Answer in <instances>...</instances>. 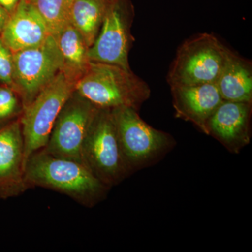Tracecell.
<instances>
[{
    "label": "cell",
    "instance_id": "6da1fadb",
    "mask_svg": "<svg viewBox=\"0 0 252 252\" xmlns=\"http://www.w3.org/2000/svg\"><path fill=\"white\" fill-rule=\"evenodd\" d=\"M25 180L28 189L55 190L87 207L102 201L109 190L82 162L55 157L43 149L28 158Z\"/></svg>",
    "mask_w": 252,
    "mask_h": 252
},
{
    "label": "cell",
    "instance_id": "7a4b0ae2",
    "mask_svg": "<svg viewBox=\"0 0 252 252\" xmlns=\"http://www.w3.org/2000/svg\"><path fill=\"white\" fill-rule=\"evenodd\" d=\"M74 91L99 109L130 107L138 111L150 97L147 83L119 66L90 62Z\"/></svg>",
    "mask_w": 252,
    "mask_h": 252
},
{
    "label": "cell",
    "instance_id": "3957f363",
    "mask_svg": "<svg viewBox=\"0 0 252 252\" xmlns=\"http://www.w3.org/2000/svg\"><path fill=\"white\" fill-rule=\"evenodd\" d=\"M82 160L108 188L130 173L123 157L111 109H98L83 144Z\"/></svg>",
    "mask_w": 252,
    "mask_h": 252
},
{
    "label": "cell",
    "instance_id": "277c9868",
    "mask_svg": "<svg viewBox=\"0 0 252 252\" xmlns=\"http://www.w3.org/2000/svg\"><path fill=\"white\" fill-rule=\"evenodd\" d=\"M228 53L229 50L213 34L193 36L177 50L167 81L170 86L215 84Z\"/></svg>",
    "mask_w": 252,
    "mask_h": 252
},
{
    "label": "cell",
    "instance_id": "5b68a950",
    "mask_svg": "<svg viewBox=\"0 0 252 252\" xmlns=\"http://www.w3.org/2000/svg\"><path fill=\"white\" fill-rule=\"evenodd\" d=\"M74 85L60 72L34 99L24 107L20 117L24 141L25 162L44 148L61 109L74 91ZM26 166V165H25Z\"/></svg>",
    "mask_w": 252,
    "mask_h": 252
},
{
    "label": "cell",
    "instance_id": "8992f818",
    "mask_svg": "<svg viewBox=\"0 0 252 252\" xmlns=\"http://www.w3.org/2000/svg\"><path fill=\"white\" fill-rule=\"evenodd\" d=\"M123 157L129 172L153 161L171 148L172 137L144 122L130 107L111 109Z\"/></svg>",
    "mask_w": 252,
    "mask_h": 252
},
{
    "label": "cell",
    "instance_id": "52a82bcc",
    "mask_svg": "<svg viewBox=\"0 0 252 252\" xmlns=\"http://www.w3.org/2000/svg\"><path fill=\"white\" fill-rule=\"evenodd\" d=\"M13 59L14 90L21 96L23 108L63 69L62 56L51 34L38 46L13 53Z\"/></svg>",
    "mask_w": 252,
    "mask_h": 252
},
{
    "label": "cell",
    "instance_id": "ba28073f",
    "mask_svg": "<svg viewBox=\"0 0 252 252\" xmlns=\"http://www.w3.org/2000/svg\"><path fill=\"white\" fill-rule=\"evenodd\" d=\"M98 109L74 91L61 109L43 149L55 157L84 163L83 144Z\"/></svg>",
    "mask_w": 252,
    "mask_h": 252
},
{
    "label": "cell",
    "instance_id": "9c48e42d",
    "mask_svg": "<svg viewBox=\"0 0 252 252\" xmlns=\"http://www.w3.org/2000/svg\"><path fill=\"white\" fill-rule=\"evenodd\" d=\"M133 7L129 0H112L95 40L88 49L91 62L106 63L132 71L128 54Z\"/></svg>",
    "mask_w": 252,
    "mask_h": 252
},
{
    "label": "cell",
    "instance_id": "30bf717a",
    "mask_svg": "<svg viewBox=\"0 0 252 252\" xmlns=\"http://www.w3.org/2000/svg\"><path fill=\"white\" fill-rule=\"evenodd\" d=\"M24 141L20 119L0 128V199L24 193Z\"/></svg>",
    "mask_w": 252,
    "mask_h": 252
},
{
    "label": "cell",
    "instance_id": "8fae6325",
    "mask_svg": "<svg viewBox=\"0 0 252 252\" xmlns=\"http://www.w3.org/2000/svg\"><path fill=\"white\" fill-rule=\"evenodd\" d=\"M251 104L223 100L207 123V135L233 153H240L250 142Z\"/></svg>",
    "mask_w": 252,
    "mask_h": 252
},
{
    "label": "cell",
    "instance_id": "7c38bea8",
    "mask_svg": "<svg viewBox=\"0 0 252 252\" xmlns=\"http://www.w3.org/2000/svg\"><path fill=\"white\" fill-rule=\"evenodd\" d=\"M176 117L192 123L207 135V123L223 102L216 84L170 86Z\"/></svg>",
    "mask_w": 252,
    "mask_h": 252
},
{
    "label": "cell",
    "instance_id": "4fadbf2b",
    "mask_svg": "<svg viewBox=\"0 0 252 252\" xmlns=\"http://www.w3.org/2000/svg\"><path fill=\"white\" fill-rule=\"evenodd\" d=\"M44 19L27 0H21L6 23L1 38L11 52L34 47L50 35Z\"/></svg>",
    "mask_w": 252,
    "mask_h": 252
},
{
    "label": "cell",
    "instance_id": "5bb4252c",
    "mask_svg": "<svg viewBox=\"0 0 252 252\" xmlns=\"http://www.w3.org/2000/svg\"><path fill=\"white\" fill-rule=\"evenodd\" d=\"M215 84L223 100L252 103L251 67L231 51L228 53Z\"/></svg>",
    "mask_w": 252,
    "mask_h": 252
},
{
    "label": "cell",
    "instance_id": "9a60e30c",
    "mask_svg": "<svg viewBox=\"0 0 252 252\" xmlns=\"http://www.w3.org/2000/svg\"><path fill=\"white\" fill-rule=\"evenodd\" d=\"M56 39L63 59L61 72L75 85L87 70L91 62L88 58L89 47L80 33L72 25L64 28Z\"/></svg>",
    "mask_w": 252,
    "mask_h": 252
},
{
    "label": "cell",
    "instance_id": "2e32d148",
    "mask_svg": "<svg viewBox=\"0 0 252 252\" xmlns=\"http://www.w3.org/2000/svg\"><path fill=\"white\" fill-rule=\"evenodd\" d=\"M111 1L112 0H73L71 25L80 33L89 48L98 34Z\"/></svg>",
    "mask_w": 252,
    "mask_h": 252
},
{
    "label": "cell",
    "instance_id": "e0dca14e",
    "mask_svg": "<svg viewBox=\"0 0 252 252\" xmlns=\"http://www.w3.org/2000/svg\"><path fill=\"white\" fill-rule=\"evenodd\" d=\"M35 8L44 22L50 34L56 37L71 25L73 0H27Z\"/></svg>",
    "mask_w": 252,
    "mask_h": 252
},
{
    "label": "cell",
    "instance_id": "ac0fdd59",
    "mask_svg": "<svg viewBox=\"0 0 252 252\" xmlns=\"http://www.w3.org/2000/svg\"><path fill=\"white\" fill-rule=\"evenodd\" d=\"M16 91L9 86L0 87V123L8 122L21 112Z\"/></svg>",
    "mask_w": 252,
    "mask_h": 252
},
{
    "label": "cell",
    "instance_id": "d6986e66",
    "mask_svg": "<svg viewBox=\"0 0 252 252\" xmlns=\"http://www.w3.org/2000/svg\"><path fill=\"white\" fill-rule=\"evenodd\" d=\"M0 81L14 89V59L13 53L0 36Z\"/></svg>",
    "mask_w": 252,
    "mask_h": 252
},
{
    "label": "cell",
    "instance_id": "ffe728a7",
    "mask_svg": "<svg viewBox=\"0 0 252 252\" xmlns=\"http://www.w3.org/2000/svg\"><path fill=\"white\" fill-rule=\"evenodd\" d=\"M10 15L11 14L9 11L0 5V36L4 31L6 23L9 21Z\"/></svg>",
    "mask_w": 252,
    "mask_h": 252
},
{
    "label": "cell",
    "instance_id": "44dd1931",
    "mask_svg": "<svg viewBox=\"0 0 252 252\" xmlns=\"http://www.w3.org/2000/svg\"><path fill=\"white\" fill-rule=\"evenodd\" d=\"M21 0H0V5L11 14Z\"/></svg>",
    "mask_w": 252,
    "mask_h": 252
}]
</instances>
